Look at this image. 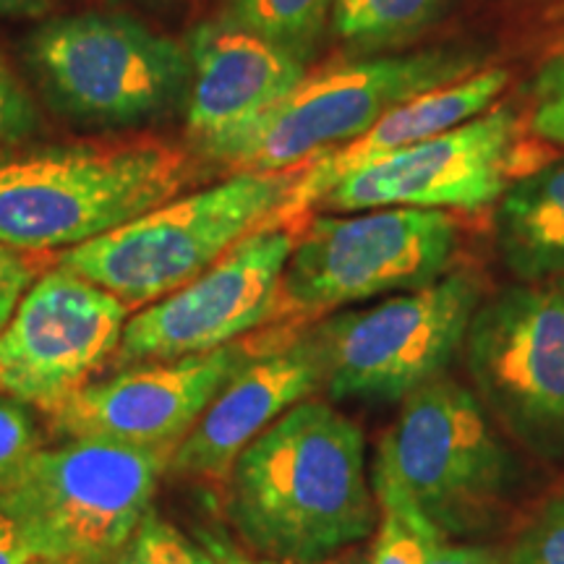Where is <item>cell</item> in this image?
I'll return each mask as SVG.
<instances>
[{"label": "cell", "instance_id": "obj_14", "mask_svg": "<svg viewBox=\"0 0 564 564\" xmlns=\"http://www.w3.org/2000/svg\"><path fill=\"white\" fill-rule=\"evenodd\" d=\"M257 345L238 340L202 356L141 364L87 382L42 411L63 434L97 436L171 455Z\"/></svg>", "mask_w": 564, "mask_h": 564}, {"label": "cell", "instance_id": "obj_22", "mask_svg": "<svg viewBox=\"0 0 564 564\" xmlns=\"http://www.w3.org/2000/svg\"><path fill=\"white\" fill-rule=\"evenodd\" d=\"M507 564H564V494L541 507L514 535Z\"/></svg>", "mask_w": 564, "mask_h": 564}, {"label": "cell", "instance_id": "obj_30", "mask_svg": "<svg viewBox=\"0 0 564 564\" xmlns=\"http://www.w3.org/2000/svg\"><path fill=\"white\" fill-rule=\"evenodd\" d=\"M196 564H238V554L220 541L204 539L196 544Z\"/></svg>", "mask_w": 564, "mask_h": 564}, {"label": "cell", "instance_id": "obj_24", "mask_svg": "<svg viewBox=\"0 0 564 564\" xmlns=\"http://www.w3.org/2000/svg\"><path fill=\"white\" fill-rule=\"evenodd\" d=\"M531 129L564 144V37L535 70Z\"/></svg>", "mask_w": 564, "mask_h": 564}, {"label": "cell", "instance_id": "obj_33", "mask_svg": "<svg viewBox=\"0 0 564 564\" xmlns=\"http://www.w3.org/2000/svg\"><path fill=\"white\" fill-rule=\"evenodd\" d=\"M34 564H45V562H34Z\"/></svg>", "mask_w": 564, "mask_h": 564}, {"label": "cell", "instance_id": "obj_21", "mask_svg": "<svg viewBox=\"0 0 564 564\" xmlns=\"http://www.w3.org/2000/svg\"><path fill=\"white\" fill-rule=\"evenodd\" d=\"M335 0H225L223 13L308 58L333 21Z\"/></svg>", "mask_w": 564, "mask_h": 564}, {"label": "cell", "instance_id": "obj_27", "mask_svg": "<svg viewBox=\"0 0 564 564\" xmlns=\"http://www.w3.org/2000/svg\"><path fill=\"white\" fill-rule=\"evenodd\" d=\"M37 121L30 91L21 87L17 74L0 55V147L19 144L37 129Z\"/></svg>", "mask_w": 564, "mask_h": 564}, {"label": "cell", "instance_id": "obj_10", "mask_svg": "<svg viewBox=\"0 0 564 564\" xmlns=\"http://www.w3.org/2000/svg\"><path fill=\"white\" fill-rule=\"evenodd\" d=\"M476 398L539 453L564 449V278L507 288L465 337Z\"/></svg>", "mask_w": 564, "mask_h": 564}, {"label": "cell", "instance_id": "obj_25", "mask_svg": "<svg viewBox=\"0 0 564 564\" xmlns=\"http://www.w3.org/2000/svg\"><path fill=\"white\" fill-rule=\"evenodd\" d=\"M40 449V429L30 405L0 394V486Z\"/></svg>", "mask_w": 564, "mask_h": 564}, {"label": "cell", "instance_id": "obj_2", "mask_svg": "<svg viewBox=\"0 0 564 564\" xmlns=\"http://www.w3.org/2000/svg\"><path fill=\"white\" fill-rule=\"evenodd\" d=\"M194 175L188 150L162 139L0 147V241L76 249L181 196Z\"/></svg>", "mask_w": 564, "mask_h": 564}, {"label": "cell", "instance_id": "obj_28", "mask_svg": "<svg viewBox=\"0 0 564 564\" xmlns=\"http://www.w3.org/2000/svg\"><path fill=\"white\" fill-rule=\"evenodd\" d=\"M32 549L21 535L19 525L6 512H0V564H34Z\"/></svg>", "mask_w": 564, "mask_h": 564}, {"label": "cell", "instance_id": "obj_17", "mask_svg": "<svg viewBox=\"0 0 564 564\" xmlns=\"http://www.w3.org/2000/svg\"><path fill=\"white\" fill-rule=\"evenodd\" d=\"M507 79L510 74L505 68H478L460 82L423 91L400 108L384 112L364 137L306 162L280 212V225H293L301 212L316 207L343 175L484 116L505 91Z\"/></svg>", "mask_w": 564, "mask_h": 564}, {"label": "cell", "instance_id": "obj_26", "mask_svg": "<svg viewBox=\"0 0 564 564\" xmlns=\"http://www.w3.org/2000/svg\"><path fill=\"white\" fill-rule=\"evenodd\" d=\"M45 257L34 251H21L0 241V329L11 319L13 308L24 299L34 280L45 272Z\"/></svg>", "mask_w": 564, "mask_h": 564}, {"label": "cell", "instance_id": "obj_5", "mask_svg": "<svg viewBox=\"0 0 564 564\" xmlns=\"http://www.w3.org/2000/svg\"><path fill=\"white\" fill-rule=\"evenodd\" d=\"M481 68L463 47L345 61L308 74L257 123L212 154L236 173H288L364 137L384 112Z\"/></svg>", "mask_w": 564, "mask_h": 564}, {"label": "cell", "instance_id": "obj_8", "mask_svg": "<svg viewBox=\"0 0 564 564\" xmlns=\"http://www.w3.org/2000/svg\"><path fill=\"white\" fill-rule=\"evenodd\" d=\"M455 246L457 223L444 209L384 207L316 217L295 236L278 314H329L384 293L419 291L444 278Z\"/></svg>", "mask_w": 564, "mask_h": 564}, {"label": "cell", "instance_id": "obj_15", "mask_svg": "<svg viewBox=\"0 0 564 564\" xmlns=\"http://www.w3.org/2000/svg\"><path fill=\"white\" fill-rule=\"evenodd\" d=\"M186 129L212 158L306 76V58L230 17L202 21L186 42Z\"/></svg>", "mask_w": 564, "mask_h": 564}, {"label": "cell", "instance_id": "obj_32", "mask_svg": "<svg viewBox=\"0 0 564 564\" xmlns=\"http://www.w3.org/2000/svg\"><path fill=\"white\" fill-rule=\"evenodd\" d=\"M238 564H274V562H270V560H267V562H251V560H246V556L238 554Z\"/></svg>", "mask_w": 564, "mask_h": 564}, {"label": "cell", "instance_id": "obj_11", "mask_svg": "<svg viewBox=\"0 0 564 564\" xmlns=\"http://www.w3.org/2000/svg\"><path fill=\"white\" fill-rule=\"evenodd\" d=\"M291 228L253 230L199 278L133 312L110 358L116 371L202 356L270 322L278 314L282 272L295 243Z\"/></svg>", "mask_w": 564, "mask_h": 564}, {"label": "cell", "instance_id": "obj_13", "mask_svg": "<svg viewBox=\"0 0 564 564\" xmlns=\"http://www.w3.org/2000/svg\"><path fill=\"white\" fill-rule=\"evenodd\" d=\"M514 139L518 116L497 105L474 121L343 175L316 207L337 212L489 207L510 186Z\"/></svg>", "mask_w": 564, "mask_h": 564}, {"label": "cell", "instance_id": "obj_7", "mask_svg": "<svg viewBox=\"0 0 564 564\" xmlns=\"http://www.w3.org/2000/svg\"><path fill=\"white\" fill-rule=\"evenodd\" d=\"M481 288L465 272L377 306L337 312L306 329L333 400L403 403L436 382L465 348Z\"/></svg>", "mask_w": 564, "mask_h": 564}, {"label": "cell", "instance_id": "obj_19", "mask_svg": "<svg viewBox=\"0 0 564 564\" xmlns=\"http://www.w3.org/2000/svg\"><path fill=\"white\" fill-rule=\"evenodd\" d=\"M449 0H335L333 32L352 51L373 53L426 32Z\"/></svg>", "mask_w": 564, "mask_h": 564}, {"label": "cell", "instance_id": "obj_20", "mask_svg": "<svg viewBox=\"0 0 564 564\" xmlns=\"http://www.w3.org/2000/svg\"><path fill=\"white\" fill-rule=\"evenodd\" d=\"M371 486L379 520L369 564H429L444 535L398 484L371 478Z\"/></svg>", "mask_w": 564, "mask_h": 564}, {"label": "cell", "instance_id": "obj_1", "mask_svg": "<svg viewBox=\"0 0 564 564\" xmlns=\"http://www.w3.org/2000/svg\"><path fill=\"white\" fill-rule=\"evenodd\" d=\"M228 518L274 564H324L369 539L379 507L358 423L314 398L282 413L232 463Z\"/></svg>", "mask_w": 564, "mask_h": 564}, {"label": "cell", "instance_id": "obj_12", "mask_svg": "<svg viewBox=\"0 0 564 564\" xmlns=\"http://www.w3.org/2000/svg\"><path fill=\"white\" fill-rule=\"evenodd\" d=\"M129 316L105 288L47 267L0 329V394L40 411L61 403L116 356Z\"/></svg>", "mask_w": 564, "mask_h": 564}, {"label": "cell", "instance_id": "obj_16", "mask_svg": "<svg viewBox=\"0 0 564 564\" xmlns=\"http://www.w3.org/2000/svg\"><path fill=\"white\" fill-rule=\"evenodd\" d=\"M322 390V366L306 333L253 356L215 394L194 429L167 457V470L194 478H225L236 457L293 405Z\"/></svg>", "mask_w": 564, "mask_h": 564}, {"label": "cell", "instance_id": "obj_3", "mask_svg": "<svg viewBox=\"0 0 564 564\" xmlns=\"http://www.w3.org/2000/svg\"><path fill=\"white\" fill-rule=\"evenodd\" d=\"M167 453L97 436L40 447L0 486V512L45 564H116L152 512Z\"/></svg>", "mask_w": 564, "mask_h": 564}, {"label": "cell", "instance_id": "obj_4", "mask_svg": "<svg viewBox=\"0 0 564 564\" xmlns=\"http://www.w3.org/2000/svg\"><path fill=\"white\" fill-rule=\"evenodd\" d=\"M299 173H232L61 251L55 264L105 288L133 314L199 278L253 230L280 225Z\"/></svg>", "mask_w": 564, "mask_h": 564}, {"label": "cell", "instance_id": "obj_9", "mask_svg": "<svg viewBox=\"0 0 564 564\" xmlns=\"http://www.w3.org/2000/svg\"><path fill=\"white\" fill-rule=\"evenodd\" d=\"M30 61L70 116L126 126L160 116L188 89V53L121 13H74L32 34Z\"/></svg>", "mask_w": 564, "mask_h": 564}, {"label": "cell", "instance_id": "obj_29", "mask_svg": "<svg viewBox=\"0 0 564 564\" xmlns=\"http://www.w3.org/2000/svg\"><path fill=\"white\" fill-rule=\"evenodd\" d=\"M429 564H502V562H499L489 549L449 544L447 539H442L440 544H436Z\"/></svg>", "mask_w": 564, "mask_h": 564}, {"label": "cell", "instance_id": "obj_23", "mask_svg": "<svg viewBox=\"0 0 564 564\" xmlns=\"http://www.w3.org/2000/svg\"><path fill=\"white\" fill-rule=\"evenodd\" d=\"M116 564H196V544L152 510Z\"/></svg>", "mask_w": 564, "mask_h": 564}, {"label": "cell", "instance_id": "obj_18", "mask_svg": "<svg viewBox=\"0 0 564 564\" xmlns=\"http://www.w3.org/2000/svg\"><path fill=\"white\" fill-rule=\"evenodd\" d=\"M497 202L505 264L523 282L564 278V160L520 175Z\"/></svg>", "mask_w": 564, "mask_h": 564}, {"label": "cell", "instance_id": "obj_31", "mask_svg": "<svg viewBox=\"0 0 564 564\" xmlns=\"http://www.w3.org/2000/svg\"><path fill=\"white\" fill-rule=\"evenodd\" d=\"M51 0H0V17H45Z\"/></svg>", "mask_w": 564, "mask_h": 564}, {"label": "cell", "instance_id": "obj_6", "mask_svg": "<svg viewBox=\"0 0 564 564\" xmlns=\"http://www.w3.org/2000/svg\"><path fill=\"white\" fill-rule=\"evenodd\" d=\"M371 478L398 484L447 539L489 525L512 484V457L476 392L442 377L400 403Z\"/></svg>", "mask_w": 564, "mask_h": 564}]
</instances>
